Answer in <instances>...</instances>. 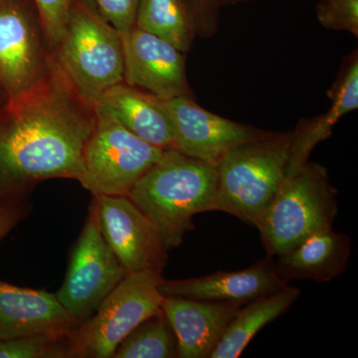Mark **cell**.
<instances>
[{
	"label": "cell",
	"instance_id": "6da1fadb",
	"mask_svg": "<svg viewBox=\"0 0 358 358\" xmlns=\"http://www.w3.org/2000/svg\"><path fill=\"white\" fill-rule=\"evenodd\" d=\"M95 117V107L78 95L55 59L43 82L1 106L0 203L22 199L47 179L79 181Z\"/></svg>",
	"mask_w": 358,
	"mask_h": 358
},
{
	"label": "cell",
	"instance_id": "7a4b0ae2",
	"mask_svg": "<svg viewBox=\"0 0 358 358\" xmlns=\"http://www.w3.org/2000/svg\"><path fill=\"white\" fill-rule=\"evenodd\" d=\"M127 196L154 224L169 252L194 229L196 214L216 211L217 169L178 150H166Z\"/></svg>",
	"mask_w": 358,
	"mask_h": 358
},
{
	"label": "cell",
	"instance_id": "3957f363",
	"mask_svg": "<svg viewBox=\"0 0 358 358\" xmlns=\"http://www.w3.org/2000/svg\"><path fill=\"white\" fill-rule=\"evenodd\" d=\"M52 54L72 88L94 107L106 92L124 82L121 32L90 0H72L64 32Z\"/></svg>",
	"mask_w": 358,
	"mask_h": 358
},
{
	"label": "cell",
	"instance_id": "277c9868",
	"mask_svg": "<svg viewBox=\"0 0 358 358\" xmlns=\"http://www.w3.org/2000/svg\"><path fill=\"white\" fill-rule=\"evenodd\" d=\"M294 131L275 133L229 150L216 166V211L255 226L288 178Z\"/></svg>",
	"mask_w": 358,
	"mask_h": 358
},
{
	"label": "cell",
	"instance_id": "5b68a950",
	"mask_svg": "<svg viewBox=\"0 0 358 358\" xmlns=\"http://www.w3.org/2000/svg\"><path fill=\"white\" fill-rule=\"evenodd\" d=\"M338 194L320 164L308 162L287 178L255 226L268 256L281 255L308 237L333 229Z\"/></svg>",
	"mask_w": 358,
	"mask_h": 358
},
{
	"label": "cell",
	"instance_id": "8992f818",
	"mask_svg": "<svg viewBox=\"0 0 358 358\" xmlns=\"http://www.w3.org/2000/svg\"><path fill=\"white\" fill-rule=\"evenodd\" d=\"M159 273H129L103 301L90 319L78 324L68 341V357H113L129 333L162 312L164 296Z\"/></svg>",
	"mask_w": 358,
	"mask_h": 358
},
{
	"label": "cell",
	"instance_id": "52a82bcc",
	"mask_svg": "<svg viewBox=\"0 0 358 358\" xmlns=\"http://www.w3.org/2000/svg\"><path fill=\"white\" fill-rule=\"evenodd\" d=\"M95 114L79 182L93 196H127L134 183L159 162L164 150L134 136L100 106L96 105Z\"/></svg>",
	"mask_w": 358,
	"mask_h": 358
},
{
	"label": "cell",
	"instance_id": "ba28073f",
	"mask_svg": "<svg viewBox=\"0 0 358 358\" xmlns=\"http://www.w3.org/2000/svg\"><path fill=\"white\" fill-rule=\"evenodd\" d=\"M128 275L106 242L101 229L98 202L92 199L69 267L56 298L78 324L90 319L110 292Z\"/></svg>",
	"mask_w": 358,
	"mask_h": 358
},
{
	"label": "cell",
	"instance_id": "9c48e42d",
	"mask_svg": "<svg viewBox=\"0 0 358 358\" xmlns=\"http://www.w3.org/2000/svg\"><path fill=\"white\" fill-rule=\"evenodd\" d=\"M53 66L32 0H0V85L7 102L43 82Z\"/></svg>",
	"mask_w": 358,
	"mask_h": 358
},
{
	"label": "cell",
	"instance_id": "30bf717a",
	"mask_svg": "<svg viewBox=\"0 0 358 358\" xmlns=\"http://www.w3.org/2000/svg\"><path fill=\"white\" fill-rule=\"evenodd\" d=\"M101 229L127 273L162 274L167 250L154 224L128 196L96 195Z\"/></svg>",
	"mask_w": 358,
	"mask_h": 358
},
{
	"label": "cell",
	"instance_id": "8fae6325",
	"mask_svg": "<svg viewBox=\"0 0 358 358\" xmlns=\"http://www.w3.org/2000/svg\"><path fill=\"white\" fill-rule=\"evenodd\" d=\"M121 35L124 83L164 101L181 96L194 99L188 83L185 53L136 26Z\"/></svg>",
	"mask_w": 358,
	"mask_h": 358
},
{
	"label": "cell",
	"instance_id": "7c38bea8",
	"mask_svg": "<svg viewBox=\"0 0 358 358\" xmlns=\"http://www.w3.org/2000/svg\"><path fill=\"white\" fill-rule=\"evenodd\" d=\"M166 106L173 124L176 150L215 166L232 148L273 133L209 112L194 99L181 96L166 101Z\"/></svg>",
	"mask_w": 358,
	"mask_h": 358
},
{
	"label": "cell",
	"instance_id": "4fadbf2b",
	"mask_svg": "<svg viewBox=\"0 0 358 358\" xmlns=\"http://www.w3.org/2000/svg\"><path fill=\"white\" fill-rule=\"evenodd\" d=\"M288 282L279 277L272 256L236 272H218L204 277L167 281L159 284L164 296H179L192 300L228 301L244 306L257 299L286 288Z\"/></svg>",
	"mask_w": 358,
	"mask_h": 358
},
{
	"label": "cell",
	"instance_id": "5bb4252c",
	"mask_svg": "<svg viewBox=\"0 0 358 358\" xmlns=\"http://www.w3.org/2000/svg\"><path fill=\"white\" fill-rule=\"evenodd\" d=\"M242 305L164 296L162 310L178 339V357L210 358Z\"/></svg>",
	"mask_w": 358,
	"mask_h": 358
},
{
	"label": "cell",
	"instance_id": "9a60e30c",
	"mask_svg": "<svg viewBox=\"0 0 358 358\" xmlns=\"http://www.w3.org/2000/svg\"><path fill=\"white\" fill-rule=\"evenodd\" d=\"M77 326V320L55 294L20 288L0 280V339L43 333L70 334Z\"/></svg>",
	"mask_w": 358,
	"mask_h": 358
},
{
	"label": "cell",
	"instance_id": "2e32d148",
	"mask_svg": "<svg viewBox=\"0 0 358 358\" xmlns=\"http://www.w3.org/2000/svg\"><path fill=\"white\" fill-rule=\"evenodd\" d=\"M96 105L150 145L176 150V134L166 101L122 82L106 92Z\"/></svg>",
	"mask_w": 358,
	"mask_h": 358
},
{
	"label": "cell",
	"instance_id": "e0dca14e",
	"mask_svg": "<svg viewBox=\"0 0 358 358\" xmlns=\"http://www.w3.org/2000/svg\"><path fill=\"white\" fill-rule=\"evenodd\" d=\"M331 106L324 113L303 119L296 124L289 157L288 178L306 166L313 150L322 141L331 138L334 127L358 108V57L355 51L343 65L338 80L329 90Z\"/></svg>",
	"mask_w": 358,
	"mask_h": 358
},
{
	"label": "cell",
	"instance_id": "ac0fdd59",
	"mask_svg": "<svg viewBox=\"0 0 358 358\" xmlns=\"http://www.w3.org/2000/svg\"><path fill=\"white\" fill-rule=\"evenodd\" d=\"M352 253V240L333 229L308 237L291 251L279 255L278 275L291 280H313L329 282L345 272Z\"/></svg>",
	"mask_w": 358,
	"mask_h": 358
},
{
	"label": "cell",
	"instance_id": "d6986e66",
	"mask_svg": "<svg viewBox=\"0 0 358 358\" xmlns=\"http://www.w3.org/2000/svg\"><path fill=\"white\" fill-rule=\"evenodd\" d=\"M300 294V289L288 285L281 291L242 306L231 320L210 358L239 357L254 336L264 327L288 312Z\"/></svg>",
	"mask_w": 358,
	"mask_h": 358
},
{
	"label": "cell",
	"instance_id": "ffe728a7",
	"mask_svg": "<svg viewBox=\"0 0 358 358\" xmlns=\"http://www.w3.org/2000/svg\"><path fill=\"white\" fill-rule=\"evenodd\" d=\"M134 26L186 53L197 36L190 0H140Z\"/></svg>",
	"mask_w": 358,
	"mask_h": 358
},
{
	"label": "cell",
	"instance_id": "44dd1931",
	"mask_svg": "<svg viewBox=\"0 0 358 358\" xmlns=\"http://www.w3.org/2000/svg\"><path fill=\"white\" fill-rule=\"evenodd\" d=\"M113 357H178V339L164 312L162 310L138 324L122 339Z\"/></svg>",
	"mask_w": 358,
	"mask_h": 358
},
{
	"label": "cell",
	"instance_id": "7402d4cb",
	"mask_svg": "<svg viewBox=\"0 0 358 358\" xmlns=\"http://www.w3.org/2000/svg\"><path fill=\"white\" fill-rule=\"evenodd\" d=\"M70 334L43 333L0 339V358L68 357Z\"/></svg>",
	"mask_w": 358,
	"mask_h": 358
},
{
	"label": "cell",
	"instance_id": "603a6c76",
	"mask_svg": "<svg viewBox=\"0 0 358 358\" xmlns=\"http://www.w3.org/2000/svg\"><path fill=\"white\" fill-rule=\"evenodd\" d=\"M317 17L327 29L358 36V0H320Z\"/></svg>",
	"mask_w": 358,
	"mask_h": 358
},
{
	"label": "cell",
	"instance_id": "cb8c5ba5",
	"mask_svg": "<svg viewBox=\"0 0 358 358\" xmlns=\"http://www.w3.org/2000/svg\"><path fill=\"white\" fill-rule=\"evenodd\" d=\"M49 50H55L64 32L72 0H32Z\"/></svg>",
	"mask_w": 358,
	"mask_h": 358
},
{
	"label": "cell",
	"instance_id": "d4e9b609",
	"mask_svg": "<svg viewBox=\"0 0 358 358\" xmlns=\"http://www.w3.org/2000/svg\"><path fill=\"white\" fill-rule=\"evenodd\" d=\"M251 1L253 0H190L196 22L197 36L210 38L217 33L219 16L223 8Z\"/></svg>",
	"mask_w": 358,
	"mask_h": 358
},
{
	"label": "cell",
	"instance_id": "484cf974",
	"mask_svg": "<svg viewBox=\"0 0 358 358\" xmlns=\"http://www.w3.org/2000/svg\"><path fill=\"white\" fill-rule=\"evenodd\" d=\"M108 22L120 32L134 26L140 0H90Z\"/></svg>",
	"mask_w": 358,
	"mask_h": 358
},
{
	"label": "cell",
	"instance_id": "4316f807",
	"mask_svg": "<svg viewBox=\"0 0 358 358\" xmlns=\"http://www.w3.org/2000/svg\"><path fill=\"white\" fill-rule=\"evenodd\" d=\"M27 207L22 199L0 203V243L25 217Z\"/></svg>",
	"mask_w": 358,
	"mask_h": 358
},
{
	"label": "cell",
	"instance_id": "83f0119b",
	"mask_svg": "<svg viewBox=\"0 0 358 358\" xmlns=\"http://www.w3.org/2000/svg\"><path fill=\"white\" fill-rule=\"evenodd\" d=\"M7 103V96L1 85H0V107Z\"/></svg>",
	"mask_w": 358,
	"mask_h": 358
}]
</instances>
